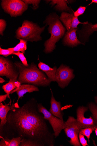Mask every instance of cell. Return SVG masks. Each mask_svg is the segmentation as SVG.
I'll use <instances>...</instances> for the list:
<instances>
[{"mask_svg": "<svg viewBox=\"0 0 97 146\" xmlns=\"http://www.w3.org/2000/svg\"><path fill=\"white\" fill-rule=\"evenodd\" d=\"M13 102L7 116L5 125L1 127V139L17 137L32 140L41 146H53L54 133L50 131L44 116L38 109L34 99L27 102L21 107Z\"/></svg>", "mask_w": 97, "mask_h": 146, "instance_id": "6da1fadb", "label": "cell"}, {"mask_svg": "<svg viewBox=\"0 0 97 146\" xmlns=\"http://www.w3.org/2000/svg\"><path fill=\"white\" fill-rule=\"evenodd\" d=\"M19 72L17 80L22 84H30L36 86H48L51 82L45 74L32 62L26 67L19 62L15 63Z\"/></svg>", "mask_w": 97, "mask_h": 146, "instance_id": "7a4b0ae2", "label": "cell"}, {"mask_svg": "<svg viewBox=\"0 0 97 146\" xmlns=\"http://www.w3.org/2000/svg\"><path fill=\"white\" fill-rule=\"evenodd\" d=\"M44 23L49 25L48 31L51 34L50 38L44 44L46 53L52 52L56 48V44L64 35L66 30L60 20V18L55 13L51 14L46 18Z\"/></svg>", "mask_w": 97, "mask_h": 146, "instance_id": "3957f363", "label": "cell"}, {"mask_svg": "<svg viewBox=\"0 0 97 146\" xmlns=\"http://www.w3.org/2000/svg\"><path fill=\"white\" fill-rule=\"evenodd\" d=\"M45 27L42 28L36 24L27 20L24 21L21 27L16 32V37L27 42H37L42 40L40 35L45 29Z\"/></svg>", "mask_w": 97, "mask_h": 146, "instance_id": "277c9868", "label": "cell"}, {"mask_svg": "<svg viewBox=\"0 0 97 146\" xmlns=\"http://www.w3.org/2000/svg\"><path fill=\"white\" fill-rule=\"evenodd\" d=\"M65 125L63 129L67 136L71 139L69 143L74 146H81L79 135L82 128L77 119L73 117L69 116L67 121L65 122Z\"/></svg>", "mask_w": 97, "mask_h": 146, "instance_id": "5b68a950", "label": "cell"}, {"mask_svg": "<svg viewBox=\"0 0 97 146\" xmlns=\"http://www.w3.org/2000/svg\"><path fill=\"white\" fill-rule=\"evenodd\" d=\"M1 5L4 11L11 17L21 16L28 7V5L20 0H3Z\"/></svg>", "mask_w": 97, "mask_h": 146, "instance_id": "8992f818", "label": "cell"}, {"mask_svg": "<svg viewBox=\"0 0 97 146\" xmlns=\"http://www.w3.org/2000/svg\"><path fill=\"white\" fill-rule=\"evenodd\" d=\"M38 111L43 114L45 119L48 121L51 125L55 137H58L65 127V122L52 114L41 104L38 103Z\"/></svg>", "mask_w": 97, "mask_h": 146, "instance_id": "52a82bcc", "label": "cell"}, {"mask_svg": "<svg viewBox=\"0 0 97 146\" xmlns=\"http://www.w3.org/2000/svg\"><path fill=\"white\" fill-rule=\"evenodd\" d=\"M19 74L15 63L13 64L9 59L3 57H0V76H6L9 80L17 81Z\"/></svg>", "mask_w": 97, "mask_h": 146, "instance_id": "ba28073f", "label": "cell"}, {"mask_svg": "<svg viewBox=\"0 0 97 146\" xmlns=\"http://www.w3.org/2000/svg\"><path fill=\"white\" fill-rule=\"evenodd\" d=\"M73 70L68 66L61 64L57 69L56 72V82L62 88L67 87L75 77Z\"/></svg>", "mask_w": 97, "mask_h": 146, "instance_id": "9c48e42d", "label": "cell"}, {"mask_svg": "<svg viewBox=\"0 0 97 146\" xmlns=\"http://www.w3.org/2000/svg\"><path fill=\"white\" fill-rule=\"evenodd\" d=\"M88 109V108L84 106H79L77 110L76 119L82 129L90 127L94 131L97 126L95 124L92 117L90 116L89 118H86L84 117V114Z\"/></svg>", "mask_w": 97, "mask_h": 146, "instance_id": "30bf717a", "label": "cell"}, {"mask_svg": "<svg viewBox=\"0 0 97 146\" xmlns=\"http://www.w3.org/2000/svg\"><path fill=\"white\" fill-rule=\"evenodd\" d=\"M60 20L62 22L67 31L73 29H77L80 24H86L88 22L81 23L78 17H75L73 14L63 12L61 13Z\"/></svg>", "mask_w": 97, "mask_h": 146, "instance_id": "8fae6325", "label": "cell"}, {"mask_svg": "<svg viewBox=\"0 0 97 146\" xmlns=\"http://www.w3.org/2000/svg\"><path fill=\"white\" fill-rule=\"evenodd\" d=\"M95 31H97V23L93 25L88 23L83 24L82 28L79 33L80 40L85 43L88 40L90 36Z\"/></svg>", "mask_w": 97, "mask_h": 146, "instance_id": "7c38bea8", "label": "cell"}, {"mask_svg": "<svg viewBox=\"0 0 97 146\" xmlns=\"http://www.w3.org/2000/svg\"><path fill=\"white\" fill-rule=\"evenodd\" d=\"M77 30V29H73L67 31L63 39L64 45L74 47L81 44H84L77 38L76 33Z\"/></svg>", "mask_w": 97, "mask_h": 146, "instance_id": "4fadbf2b", "label": "cell"}, {"mask_svg": "<svg viewBox=\"0 0 97 146\" xmlns=\"http://www.w3.org/2000/svg\"><path fill=\"white\" fill-rule=\"evenodd\" d=\"M51 97L50 101L51 107L49 111L54 116L63 120L64 113L62 110L61 102L55 99L51 91Z\"/></svg>", "mask_w": 97, "mask_h": 146, "instance_id": "5bb4252c", "label": "cell"}, {"mask_svg": "<svg viewBox=\"0 0 97 146\" xmlns=\"http://www.w3.org/2000/svg\"><path fill=\"white\" fill-rule=\"evenodd\" d=\"M39 89L36 86L30 84L21 85L19 88H16L12 91L10 94L16 92L18 96V98L16 103H18L19 99L23 97L24 94L27 92L31 93L34 91H38Z\"/></svg>", "mask_w": 97, "mask_h": 146, "instance_id": "9a60e30c", "label": "cell"}, {"mask_svg": "<svg viewBox=\"0 0 97 146\" xmlns=\"http://www.w3.org/2000/svg\"><path fill=\"white\" fill-rule=\"evenodd\" d=\"M38 65L39 69L46 73L51 82H56V74L57 69L56 66L51 68L48 65L41 62H40Z\"/></svg>", "mask_w": 97, "mask_h": 146, "instance_id": "2e32d148", "label": "cell"}, {"mask_svg": "<svg viewBox=\"0 0 97 146\" xmlns=\"http://www.w3.org/2000/svg\"><path fill=\"white\" fill-rule=\"evenodd\" d=\"M9 105L5 103V105H4L2 103H0V119L1 121L0 126H3L6 124L7 115L11 110V106H9Z\"/></svg>", "mask_w": 97, "mask_h": 146, "instance_id": "e0dca14e", "label": "cell"}, {"mask_svg": "<svg viewBox=\"0 0 97 146\" xmlns=\"http://www.w3.org/2000/svg\"><path fill=\"white\" fill-rule=\"evenodd\" d=\"M1 146H19L21 143L22 139L20 137L8 139H1Z\"/></svg>", "mask_w": 97, "mask_h": 146, "instance_id": "ac0fdd59", "label": "cell"}, {"mask_svg": "<svg viewBox=\"0 0 97 146\" xmlns=\"http://www.w3.org/2000/svg\"><path fill=\"white\" fill-rule=\"evenodd\" d=\"M51 3L50 4L52 6L56 5L54 8L60 11H69L70 8L67 5V1H51Z\"/></svg>", "mask_w": 97, "mask_h": 146, "instance_id": "d6986e66", "label": "cell"}, {"mask_svg": "<svg viewBox=\"0 0 97 146\" xmlns=\"http://www.w3.org/2000/svg\"><path fill=\"white\" fill-rule=\"evenodd\" d=\"M9 80V82L4 85L2 86V88L6 94L7 95V98L10 99L11 105V101L10 97V93L12 91L17 88L15 84V82L17 81L13 79H10Z\"/></svg>", "mask_w": 97, "mask_h": 146, "instance_id": "ffe728a7", "label": "cell"}, {"mask_svg": "<svg viewBox=\"0 0 97 146\" xmlns=\"http://www.w3.org/2000/svg\"><path fill=\"white\" fill-rule=\"evenodd\" d=\"M19 39L20 40V42L16 46L8 49L13 51L14 53L21 52L25 54V50L27 48V42L23 39Z\"/></svg>", "mask_w": 97, "mask_h": 146, "instance_id": "44dd1931", "label": "cell"}, {"mask_svg": "<svg viewBox=\"0 0 97 146\" xmlns=\"http://www.w3.org/2000/svg\"><path fill=\"white\" fill-rule=\"evenodd\" d=\"M88 108L92 113L94 123L97 126V106L93 102H90L88 104Z\"/></svg>", "mask_w": 97, "mask_h": 146, "instance_id": "7402d4cb", "label": "cell"}, {"mask_svg": "<svg viewBox=\"0 0 97 146\" xmlns=\"http://www.w3.org/2000/svg\"><path fill=\"white\" fill-rule=\"evenodd\" d=\"M93 131L92 129L90 127L83 128L81 130L79 133L86 136L88 138V142L89 143L90 136Z\"/></svg>", "mask_w": 97, "mask_h": 146, "instance_id": "603a6c76", "label": "cell"}, {"mask_svg": "<svg viewBox=\"0 0 97 146\" xmlns=\"http://www.w3.org/2000/svg\"><path fill=\"white\" fill-rule=\"evenodd\" d=\"M20 146H41L38 143L30 140L22 139Z\"/></svg>", "mask_w": 97, "mask_h": 146, "instance_id": "cb8c5ba5", "label": "cell"}, {"mask_svg": "<svg viewBox=\"0 0 97 146\" xmlns=\"http://www.w3.org/2000/svg\"><path fill=\"white\" fill-rule=\"evenodd\" d=\"M13 55H15L17 56L19 58L22 62V63L25 66L27 67V66H29V65L28 64L26 58L24 56V53L18 52L13 53Z\"/></svg>", "mask_w": 97, "mask_h": 146, "instance_id": "d4e9b609", "label": "cell"}, {"mask_svg": "<svg viewBox=\"0 0 97 146\" xmlns=\"http://www.w3.org/2000/svg\"><path fill=\"white\" fill-rule=\"evenodd\" d=\"M23 2H24L25 4L29 5V4H32L33 7H32V9L34 10H36L37 9H38L39 8V5L40 4V1H38V0H32V1H31V0H30V1H29V0H23L22 1Z\"/></svg>", "mask_w": 97, "mask_h": 146, "instance_id": "484cf974", "label": "cell"}, {"mask_svg": "<svg viewBox=\"0 0 97 146\" xmlns=\"http://www.w3.org/2000/svg\"><path fill=\"white\" fill-rule=\"evenodd\" d=\"M13 51L8 49H3L1 47L0 48V54L3 55L4 57H7L10 55H13Z\"/></svg>", "mask_w": 97, "mask_h": 146, "instance_id": "4316f807", "label": "cell"}, {"mask_svg": "<svg viewBox=\"0 0 97 146\" xmlns=\"http://www.w3.org/2000/svg\"><path fill=\"white\" fill-rule=\"evenodd\" d=\"M86 9V7H80L76 11L74 12V16L78 17L79 16L82 15L85 11Z\"/></svg>", "mask_w": 97, "mask_h": 146, "instance_id": "83f0119b", "label": "cell"}, {"mask_svg": "<svg viewBox=\"0 0 97 146\" xmlns=\"http://www.w3.org/2000/svg\"><path fill=\"white\" fill-rule=\"evenodd\" d=\"M7 25L5 21L3 19L0 20V34L3 36V32L4 31Z\"/></svg>", "mask_w": 97, "mask_h": 146, "instance_id": "f1b7e54d", "label": "cell"}, {"mask_svg": "<svg viewBox=\"0 0 97 146\" xmlns=\"http://www.w3.org/2000/svg\"><path fill=\"white\" fill-rule=\"evenodd\" d=\"M79 137L80 142L82 146H89L87 143V141L85 139L84 135L79 133Z\"/></svg>", "mask_w": 97, "mask_h": 146, "instance_id": "f546056e", "label": "cell"}, {"mask_svg": "<svg viewBox=\"0 0 97 146\" xmlns=\"http://www.w3.org/2000/svg\"><path fill=\"white\" fill-rule=\"evenodd\" d=\"M8 96L7 94L0 96V103H2L6 100Z\"/></svg>", "mask_w": 97, "mask_h": 146, "instance_id": "4dcf8cb0", "label": "cell"}, {"mask_svg": "<svg viewBox=\"0 0 97 146\" xmlns=\"http://www.w3.org/2000/svg\"><path fill=\"white\" fill-rule=\"evenodd\" d=\"M6 81L3 78L1 77L0 78V83L3 84Z\"/></svg>", "mask_w": 97, "mask_h": 146, "instance_id": "1f68e13d", "label": "cell"}, {"mask_svg": "<svg viewBox=\"0 0 97 146\" xmlns=\"http://www.w3.org/2000/svg\"><path fill=\"white\" fill-rule=\"evenodd\" d=\"M95 3L97 4V0H92L91 3H90L88 6L90 5L91 4L93 3Z\"/></svg>", "mask_w": 97, "mask_h": 146, "instance_id": "d6a6232c", "label": "cell"}, {"mask_svg": "<svg viewBox=\"0 0 97 146\" xmlns=\"http://www.w3.org/2000/svg\"><path fill=\"white\" fill-rule=\"evenodd\" d=\"M95 134H96V135L97 137V128H96L95 129Z\"/></svg>", "mask_w": 97, "mask_h": 146, "instance_id": "836d02e7", "label": "cell"}, {"mask_svg": "<svg viewBox=\"0 0 97 146\" xmlns=\"http://www.w3.org/2000/svg\"><path fill=\"white\" fill-rule=\"evenodd\" d=\"M95 101L96 103L97 104V96L95 97Z\"/></svg>", "mask_w": 97, "mask_h": 146, "instance_id": "e575fe53", "label": "cell"}]
</instances>
